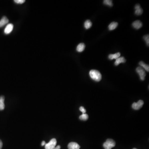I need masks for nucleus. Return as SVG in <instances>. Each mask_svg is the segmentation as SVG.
<instances>
[{
	"mask_svg": "<svg viewBox=\"0 0 149 149\" xmlns=\"http://www.w3.org/2000/svg\"><path fill=\"white\" fill-rule=\"evenodd\" d=\"M89 74L90 78L96 82H100L102 80V74L97 70H92L90 71Z\"/></svg>",
	"mask_w": 149,
	"mask_h": 149,
	"instance_id": "obj_1",
	"label": "nucleus"
},
{
	"mask_svg": "<svg viewBox=\"0 0 149 149\" xmlns=\"http://www.w3.org/2000/svg\"><path fill=\"white\" fill-rule=\"evenodd\" d=\"M116 146V142L113 140L108 139L103 144L105 149H111Z\"/></svg>",
	"mask_w": 149,
	"mask_h": 149,
	"instance_id": "obj_2",
	"label": "nucleus"
},
{
	"mask_svg": "<svg viewBox=\"0 0 149 149\" xmlns=\"http://www.w3.org/2000/svg\"><path fill=\"white\" fill-rule=\"evenodd\" d=\"M136 71L139 75L141 80L142 81L144 80H145V77L146 75L144 69L141 67H138L136 68Z\"/></svg>",
	"mask_w": 149,
	"mask_h": 149,
	"instance_id": "obj_3",
	"label": "nucleus"
},
{
	"mask_svg": "<svg viewBox=\"0 0 149 149\" xmlns=\"http://www.w3.org/2000/svg\"><path fill=\"white\" fill-rule=\"evenodd\" d=\"M56 140L55 138L52 139L48 143L45 145V149H54L56 147Z\"/></svg>",
	"mask_w": 149,
	"mask_h": 149,
	"instance_id": "obj_4",
	"label": "nucleus"
},
{
	"mask_svg": "<svg viewBox=\"0 0 149 149\" xmlns=\"http://www.w3.org/2000/svg\"><path fill=\"white\" fill-rule=\"evenodd\" d=\"M143 104H144L143 101L142 100H140L139 101H138L137 103L134 102L132 104V107L134 110H137L140 109L143 106Z\"/></svg>",
	"mask_w": 149,
	"mask_h": 149,
	"instance_id": "obj_5",
	"label": "nucleus"
},
{
	"mask_svg": "<svg viewBox=\"0 0 149 149\" xmlns=\"http://www.w3.org/2000/svg\"><path fill=\"white\" fill-rule=\"evenodd\" d=\"M14 26L12 24H9L6 26L4 30V33L6 34H8L12 32L13 30Z\"/></svg>",
	"mask_w": 149,
	"mask_h": 149,
	"instance_id": "obj_6",
	"label": "nucleus"
},
{
	"mask_svg": "<svg viewBox=\"0 0 149 149\" xmlns=\"http://www.w3.org/2000/svg\"><path fill=\"white\" fill-rule=\"evenodd\" d=\"M68 149H80V146L75 142H71L69 143L68 146Z\"/></svg>",
	"mask_w": 149,
	"mask_h": 149,
	"instance_id": "obj_7",
	"label": "nucleus"
},
{
	"mask_svg": "<svg viewBox=\"0 0 149 149\" xmlns=\"http://www.w3.org/2000/svg\"><path fill=\"white\" fill-rule=\"evenodd\" d=\"M135 14L136 15L138 16H139L142 14V13H143V10L141 8L139 4H137V5L135 6Z\"/></svg>",
	"mask_w": 149,
	"mask_h": 149,
	"instance_id": "obj_8",
	"label": "nucleus"
},
{
	"mask_svg": "<svg viewBox=\"0 0 149 149\" xmlns=\"http://www.w3.org/2000/svg\"><path fill=\"white\" fill-rule=\"evenodd\" d=\"M132 26L135 29H139L142 27V24L141 21L140 20L135 21L132 23Z\"/></svg>",
	"mask_w": 149,
	"mask_h": 149,
	"instance_id": "obj_9",
	"label": "nucleus"
},
{
	"mask_svg": "<svg viewBox=\"0 0 149 149\" xmlns=\"http://www.w3.org/2000/svg\"><path fill=\"white\" fill-rule=\"evenodd\" d=\"M9 20L7 17L4 16L0 20V28H2L4 25L8 23Z\"/></svg>",
	"mask_w": 149,
	"mask_h": 149,
	"instance_id": "obj_10",
	"label": "nucleus"
},
{
	"mask_svg": "<svg viewBox=\"0 0 149 149\" xmlns=\"http://www.w3.org/2000/svg\"><path fill=\"white\" fill-rule=\"evenodd\" d=\"M126 62V60L125 58L124 57H121L118 58L117 59H116L115 62H114V64L116 66H117L119 65L120 63H124Z\"/></svg>",
	"mask_w": 149,
	"mask_h": 149,
	"instance_id": "obj_11",
	"label": "nucleus"
},
{
	"mask_svg": "<svg viewBox=\"0 0 149 149\" xmlns=\"http://www.w3.org/2000/svg\"><path fill=\"white\" fill-rule=\"evenodd\" d=\"M85 48H86V45L82 43L78 45L76 50L77 52H82L84 50Z\"/></svg>",
	"mask_w": 149,
	"mask_h": 149,
	"instance_id": "obj_12",
	"label": "nucleus"
},
{
	"mask_svg": "<svg viewBox=\"0 0 149 149\" xmlns=\"http://www.w3.org/2000/svg\"><path fill=\"white\" fill-rule=\"evenodd\" d=\"M120 56V52L116 53L115 54H110L108 56V58L110 60L113 59H116L119 58Z\"/></svg>",
	"mask_w": 149,
	"mask_h": 149,
	"instance_id": "obj_13",
	"label": "nucleus"
},
{
	"mask_svg": "<svg viewBox=\"0 0 149 149\" xmlns=\"http://www.w3.org/2000/svg\"><path fill=\"white\" fill-rule=\"evenodd\" d=\"M118 25V22H112L108 25V29L110 30H114L117 27Z\"/></svg>",
	"mask_w": 149,
	"mask_h": 149,
	"instance_id": "obj_14",
	"label": "nucleus"
},
{
	"mask_svg": "<svg viewBox=\"0 0 149 149\" xmlns=\"http://www.w3.org/2000/svg\"><path fill=\"white\" fill-rule=\"evenodd\" d=\"M5 98L4 96H0V110H3L5 108V104H4Z\"/></svg>",
	"mask_w": 149,
	"mask_h": 149,
	"instance_id": "obj_15",
	"label": "nucleus"
},
{
	"mask_svg": "<svg viewBox=\"0 0 149 149\" xmlns=\"http://www.w3.org/2000/svg\"><path fill=\"white\" fill-rule=\"evenodd\" d=\"M139 65L142 68L146 70L147 71H148V72H149V65H147V64H144V62H140L139 63Z\"/></svg>",
	"mask_w": 149,
	"mask_h": 149,
	"instance_id": "obj_16",
	"label": "nucleus"
},
{
	"mask_svg": "<svg viewBox=\"0 0 149 149\" xmlns=\"http://www.w3.org/2000/svg\"><path fill=\"white\" fill-rule=\"evenodd\" d=\"M92 26V22L90 20H87L84 22V26L86 29H89Z\"/></svg>",
	"mask_w": 149,
	"mask_h": 149,
	"instance_id": "obj_17",
	"label": "nucleus"
},
{
	"mask_svg": "<svg viewBox=\"0 0 149 149\" xmlns=\"http://www.w3.org/2000/svg\"><path fill=\"white\" fill-rule=\"evenodd\" d=\"M88 115L86 114H82L79 117L80 119L82 120H87L88 119Z\"/></svg>",
	"mask_w": 149,
	"mask_h": 149,
	"instance_id": "obj_18",
	"label": "nucleus"
},
{
	"mask_svg": "<svg viewBox=\"0 0 149 149\" xmlns=\"http://www.w3.org/2000/svg\"><path fill=\"white\" fill-rule=\"evenodd\" d=\"M104 4L106 6H108L110 7L113 6V4L112 3V0H104Z\"/></svg>",
	"mask_w": 149,
	"mask_h": 149,
	"instance_id": "obj_19",
	"label": "nucleus"
},
{
	"mask_svg": "<svg viewBox=\"0 0 149 149\" xmlns=\"http://www.w3.org/2000/svg\"><path fill=\"white\" fill-rule=\"evenodd\" d=\"M144 40L146 41V44H147V45L149 46V36L148 34V35H146L144 36L143 37Z\"/></svg>",
	"mask_w": 149,
	"mask_h": 149,
	"instance_id": "obj_20",
	"label": "nucleus"
},
{
	"mask_svg": "<svg viewBox=\"0 0 149 149\" xmlns=\"http://www.w3.org/2000/svg\"><path fill=\"white\" fill-rule=\"evenodd\" d=\"M14 2L17 4H22L25 2V0H14Z\"/></svg>",
	"mask_w": 149,
	"mask_h": 149,
	"instance_id": "obj_21",
	"label": "nucleus"
},
{
	"mask_svg": "<svg viewBox=\"0 0 149 149\" xmlns=\"http://www.w3.org/2000/svg\"><path fill=\"white\" fill-rule=\"evenodd\" d=\"M80 112H82V114H86V109L83 106H81L80 107Z\"/></svg>",
	"mask_w": 149,
	"mask_h": 149,
	"instance_id": "obj_22",
	"label": "nucleus"
},
{
	"mask_svg": "<svg viewBox=\"0 0 149 149\" xmlns=\"http://www.w3.org/2000/svg\"><path fill=\"white\" fill-rule=\"evenodd\" d=\"M2 146V143L1 140H0V149H1Z\"/></svg>",
	"mask_w": 149,
	"mask_h": 149,
	"instance_id": "obj_23",
	"label": "nucleus"
},
{
	"mask_svg": "<svg viewBox=\"0 0 149 149\" xmlns=\"http://www.w3.org/2000/svg\"><path fill=\"white\" fill-rule=\"evenodd\" d=\"M46 144V142H45L44 141H43L42 142V146H44Z\"/></svg>",
	"mask_w": 149,
	"mask_h": 149,
	"instance_id": "obj_24",
	"label": "nucleus"
},
{
	"mask_svg": "<svg viewBox=\"0 0 149 149\" xmlns=\"http://www.w3.org/2000/svg\"><path fill=\"white\" fill-rule=\"evenodd\" d=\"M60 146H58L56 147H55L54 149H60Z\"/></svg>",
	"mask_w": 149,
	"mask_h": 149,
	"instance_id": "obj_25",
	"label": "nucleus"
},
{
	"mask_svg": "<svg viewBox=\"0 0 149 149\" xmlns=\"http://www.w3.org/2000/svg\"><path fill=\"white\" fill-rule=\"evenodd\" d=\"M136 149V148H134V149Z\"/></svg>",
	"mask_w": 149,
	"mask_h": 149,
	"instance_id": "obj_26",
	"label": "nucleus"
}]
</instances>
